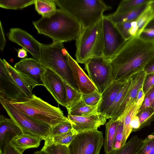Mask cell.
<instances>
[{
	"instance_id": "cell-1",
	"label": "cell",
	"mask_w": 154,
	"mask_h": 154,
	"mask_svg": "<svg viewBox=\"0 0 154 154\" xmlns=\"http://www.w3.org/2000/svg\"><path fill=\"white\" fill-rule=\"evenodd\" d=\"M154 57V40L140 37L126 40L109 60L114 80L127 81L134 74L143 70Z\"/></svg>"
},
{
	"instance_id": "cell-2",
	"label": "cell",
	"mask_w": 154,
	"mask_h": 154,
	"mask_svg": "<svg viewBox=\"0 0 154 154\" xmlns=\"http://www.w3.org/2000/svg\"><path fill=\"white\" fill-rule=\"evenodd\" d=\"M32 24L39 34L49 37L53 42L76 40L82 28L77 20L60 8L50 15L33 21Z\"/></svg>"
},
{
	"instance_id": "cell-3",
	"label": "cell",
	"mask_w": 154,
	"mask_h": 154,
	"mask_svg": "<svg viewBox=\"0 0 154 154\" xmlns=\"http://www.w3.org/2000/svg\"><path fill=\"white\" fill-rule=\"evenodd\" d=\"M59 8L72 16L82 28L89 26L102 18L105 11L111 9L101 0H54Z\"/></svg>"
},
{
	"instance_id": "cell-4",
	"label": "cell",
	"mask_w": 154,
	"mask_h": 154,
	"mask_svg": "<svg viewBox=\"0 0 154 154\" xmlns=\"http://www.w3.org/2000/svg\"><path fill=\"white\" fill-rule=\"evenodd\" d=\"M8 102L23 113L52 126L69 120L59 107L51 105L33 94L19 101Z\"/></svg>"
},
{
	"instance_id": "cell-5",
	"label": "cell",
	"mask_w": 154,
	"mask_h": 154,
	"mask_svg": "<svg viewBox=\"0 0 154 154\" xmlns=\"http://www.w3.org/2000/svg\"><path fill=\"white\" fill-rule=\"evenodd\" d=\"M67 52L63 42L42 44L38 61L46 69L53 71L68 85L79 91L69 64Z\"/></svg>"
},
{
	"instance_id": "cell-6",
	"label": "cell",
	"mask_w": 154,
	"mask_h": 154,
	"mask_svg": "<svg viewBox=\"0 0 154 154\" xmlns=\"http://www.w3.org/2000/svg\"><path fill=\"white\" fill-rule=\"evenodd\" d=\"M75 57L79 63L89 59L104 57L102 17L94 24L82 28L75 40Z\"/></svg>"
},
{
	"instance_id": "cell-7",
	"label": "cell",
	"mask_w": 154,
	"mask_h": 154,
	"mask_svg": "<svg viewBox=\"0 0 154 154\" xmlns=\"http://www.w3.org/2000/svg\"><path fill=\"white\" fill-rule=\"evenodd\" d=\"M0 102L10 118L19 126L23 133L40 138L45 141L50 139L52 126L23 113L8 101L0 100Z\"/></svg>"
},
{
	"instance_id": "cell-8",
	"label": "cell",
	"mask_w": 154,
	"mask_h": 154,
	"mask_svg": "<svg viewBox=\"0 0 154 154\" xmlns=\"http://www.w3.org/2000/svg\"><path fill=\"white\" fill-rule=\"evenodd\" d=\"M84 64L89 78L101 94L114 80L109 61L104 57H96L89 59Z\"/></svg>"
},
{
	"instance_id": "cell-9",
	"label": "cell",
	"mask_w": 154,
	"mask_h": 154,
	"mask_svg": "<svg viewBox=\"0 0 154 154\" xmlns=\"http://www.w3.org/2000/svg\"><path fill=\"white\" fill-rule=\"evenodd\" d=\"M104 140L97 130L78 133L68 146L69 154H99Z\"/></svg>"
},
{
	"instance_id": "cell-10",
	"label": "cell",
	"mask_w": 154,
	"mask_h": 154,
	"mask_svg": "<svg viewBox=\"0 0 154 154\" xmlns=\"http://www.w3.org/2000/svg\"><path fill=\"white\" fill-rule=\"evenodd\" d=\"M103 56L109 60L126 40L122 37L116 24L107 16L102 17Z\"/></svg>"
},
{
	"instance_id": "cell-11",
	"label": "cell",
	"mask_w": 154,
	"mask_h": 154,
	"mask_svg": "<svg viewBox=\"0 0 154 154\" xmlns=\"http://www.w3.org/2000/svg\"><path fill=\"white\" fill-rule=\"evenodd\" d=\"M14 68L33 89L42 85V77L46 69L34 58H25L15 63Z\"/></svg>"
},
{
	"instance_id": "cell-12",
	"label": "cell",
	"mask_w": 154,
	"mask_h": 154,
	"mask_svg": "<svg viewBox=\"0 0 154 154\" xmlns=\"http://www.w3.org/2000/svg\"><path fill=\"white\" fill-rule=\"evenodd\" d=\"M28 98L18 87L3 60L0 59V100L19 101Z\"/></svg>"
},
{
	"instance_id": "cell-13",
	"label": "cell",
	"mask_w": 154,
	"mask_h": 154,
	"mask_svg": "<svg viewBox=\"0 0 154 154\" xmlns=\"http://www.w3.org/2000/svg\"><path fill=\"white\" fill-rule=\"evenodd\" d=\"M7 34L9 40L22 47L33 58L39 60L42 44L26 31L19 28H10Z\"/></svg>"
},
{
	"instance_id": "cell-14",
	"label": "cell",
	"mask_w": 154,
	"mask_h": 154,
	"mask_svg": "<svg viewBox=\"0 0 154 154\" xmlns=\"http://www.w3.org/2000/svg\"><path fill=\"white\" fill-rule=\"evenodd\" d=\"M43 86L57 102L65 106L66 92L63 80L52 71L46 69L42 77Z\"/></svg>"
},
{
	"instance_id": "cell-15",
	"label": "cell",
	"mask_w": 154,
	"mask_h": 154,
	"mask_svg": "<svg viewBox=\"0 0 154 154\" xmlns=\"http://www.w3.org/2000/svg\"><path fill=\"white\" fill-rule=\"evenodd\" d=\"M67 116L72 129L78 133L97 130L99 127L106 124L107 119L100 113L85 116L69 115Z\"/></svg>"
},
{
	"instance_id": "cell-16",
	"label": "cell",
	"mask_w": 154,
	"mask_h": 154,
	"mask_svg": "<svg viewBox=\"0 0 154 154\" xmlns=\"http://www.w3.org/2000/svg\"><path fill=\"white\" fill-rule=\"evenodd\" d=\"M69 64L73 77L82 94H88L98 91L89 76L67 51V53Z\"/></svg>"
},
{
	"instance_id": "cell-17",
	"label": "cell",
	"mask_w": 154,
	"mask_h": 154,
	"mask_svg": "<svg viewBox=\"0 0 154 154\" xmlns=\"http://www.w3.org/2000/svg\"><path fill=\"white\" fill-rule=\"evenodd\" d=\"M128 80H114L105 89L101 94V99L98 105V113L103 114L106 117L108 111Z\"/></svg>"
},
{
	"instance_id": "cell-18",
	"label": "cell",
	"mask_w": 154,
	"mask_h": 154,
	"mask_svg": "<svg viewBox=\"0 0 154 154\" xmlns=\"http://www.w3.org/2000/svg\"><path fill=\"white\" fill-rule=\"evenodd\" d=\"M19 126L11 119L0 116V153H3L7 146L15 137L23 134Z\"/></svg>"
},
{
	"instance_id": "cell-19",
	"label": "cell",
	"mask_w": 154,
	"mask_h": 154,
	"mask_svg": "<svg viewBox=\"0 0 154 154\" xmlns=\"http://www.w3.org/2000/svg\"><path fill=\"white\" fill-rule=\"evenodd\" d=\"M146 73L143 71L138 72L131 78L132 83L129 91L120 106L116 115L115 119H118L124 111L126 106L136 102L138 93L142 87Z\"/></svg>"
},
{
	"instance_id": "cell-20",
	"label": "cell",
	"mask_w": 154,
	"mask_h": 154,
	"mask_svg": "<svg viewBox=\"0 0 154 154\" xmlns=\"http://www.w3.org/2000/svg\"><path fill=\"white\" fill-rule=\"evenodd\" d=\"M42 140L40 138L23 133L15 137L10 143L19 152L23 153L26 149L38 147Z\"/></svg>"
},
{
	"instance_id": "cell-21",
	"label": "cell",
	"mask_w": 154,
	"mask_h": 154,
	"mask_svg": "<svg viewBox=\"0 0 154 154\" xmlns=\"http://www.w3.org/2000/svg\"><path fill=\"white\" fill-rule=\"evenodd\" d=\"M119 119H112L105 124V136L103 143L105 154H111L113 151V145Z\"/></svg>"
},
{
	"instance_id": "cell-22",
	"label": "cell",
	"mask_w": 154,
	"mask_h": 154,
	"mask_svg": "<svg viewBox=\"0 0 154 154\" xmlns=\"http://www.w3.org/2000/svg\"><path fill=\"white\" fill-rule=\"evenodd\" d=\"M139 108L137 105L136 102L126 106L122 114L119 118L124 119L123 134L127 140L132 132L131 123L133 118L139 113ZM118 118V119H119Z\"/></svg>"
},
{
	"instance_id": "cell-23",
	"label": "cell",
	"mask_w": 154,
	"mask_h": 154,
	"mask_svg": "<svg viewBox=\"0 0 154 154\" xmlns=\"http://www.w3.org/2000/svg\"><path fill=\"white\" fill-rule=\"evenodd\" d=\"M98 105H87L81 99L70 107L67 109L69 115L85 116L99 113L97 112Z\"/></svg>"
},
{
	"instance_id": "cell-24",
	"label": "cell",
	"mask_w": 154,
	"mask_h": 154,
	"mask_svg": "<svg viewBox=\"0 0 154 154\" xmlns=\"http://www.w3.org/2000/svg\"><path fill=\"white\" fill-rule=\"evenodd\" d=\"M148 5H144L134 10L120 14L113 13L107 16L115 24L133 21L137 18Z\"/></svg>"
},
{
	"instance_id": "cell-25",
	"label": "cell",
	"mask_w": 154,
	"mask_h": 154,
	"mask_svg": "<svg viewBox=\"0 0 154 154\" xmlns=\"http://www.w3.org/2000/svg\"><path fill=\"white\" fill-rule=\"evenodd\" d=\"M131 83L132 79L131 77L128 80L125 86L119 92L113 103L108 111L106 115L107 119H115L119 108L126 97Z\"/></svg>"
},
{
	"instance_id": "cell-26",
	"label": "cell",
	"mask_w": 154,
	"mask_h": 154,
	"mask_svg": "<svg viewBox=\"0 0 154 154\" xmlns=\"http://www.w3.org/2000/svg\"><path fill=\"white\" fill-rule=\"evenodd\" d=\"M3 60L8 72L18 87L27 97H30L32 94V92L33 89L15 70L14 67L5 59Z\"/></svg>"
},
{
	"instance_id": "cell-27",
	"label": "cell",
	"mask_w": 154,
	"mask_h": 154,
	"mask_svg": "<svg viewBox=\"0 0 154 154\" xmlns=\"http://www.w3.org/2000/svg\"><path fill=\"white\" fill-rule=\"evenodd\" d=\"M143 143V140L137 135L134 136L121 148L113 150L111 154H136Z\"/></svg>"
},
{
	"instance_id": "cell-28",
	"label": "cell",
	"mask_w": 154,
	"mask_h": 154,
	"mask_svg": "<svg viewBox=\"0 0 154 154\" xmlns=\"http://www.w3.org/2000/svg\"><path fill=\"white\" fill-rule=\"evenodd\" d=\"M115 24L120 33L125 40L132 37H138L136 20Z\"/></svg>"
},
{
	"instance_id": "cell-29",
	"label": "cell",
	"mask_w": 154,
	"mask_h": 154,
	"mask_svg": "<svg viewBox=\"0 0 154 154\" xmlns=\"http://www.w3.org/2000/svg\"><path fill=\"white\" fill-rule=\"evenodd\" d=\"M34 5L36 11L42 17L50 15L57 9L54 0H36Z\"/></svg>"
},
{
	"instance_id": "cell-30",
	"label": "cell",
	"mask_w": 154,
	"mask_h": 154,
	"mask_svg": "<svg viewBox=\"0 0 154 154\" xmlns=\"http://www.w3.org/2000/svg\"><path fill=\"white\" fill-rule=\"evenodd\" d=\"M152 0H123L119 3L113 13L120 14L134 10L149 3Z\"/></svg>"
},
{
	"instance_id": "cell-31",
	"label": "cell",
	"mask_w": 154,
	"mask_h": 154,
	"mask_svg": "<svg viewBox=\"0 0 154 154\" xmlns=\"http://www.w3.org/2000/svg\"><path fill=\"white\" fill-rule=\"evenodd\" d=\"M153 18L154 12L149 3L136 20L138 28V36L139 37L144 29Z\"/></svg>"
},
{
	"instance_id": "cell-32",
	"label": "cell",
	"mask_w": 154,
	"mask_h": 154,
	"mask_svg": "<svg viewBox=\"0 0 154 154\" xmlns=\"http://www.w3.org/2000/svg\"><path fill=\"white\" fill-rule=\"evenodd\" d=\"M41 150L46 154H69L68 146L53 143L50 140L45 141Z\"/></svg>"
},
{
	"instance_id": "cell-33",
	"label": "cell",
	"mask_w": 154,
	"mask_h": 154,
	"mask_svg": "<svg viewBox=\"0 0 154 154\" xmlns=\"http://www.w3.org/2000/svg\"><path fill=\"white\" fill-rule=\"evenodd\" d=\"M36 0H0L1 8L14 10L21 9L34 4Z\"/></svg>"
},
{
	"instance_id": "cell-34",
	"label": "cell",
	"mask_w": 154,
	"mask_h": 154,
	"mask_svg": "<svg viewBox=\"0 0 154 154\" xmlns=\"http://www.w3.org/2000/svg\"><path fill=\"white\" fill-rule=\"evenodd\" d=\"M66 92L65 107L69 108L82 99V94L63 81Z\"/></svg>"
},
{
	"instance_id": "cell-35",
	"label": "cell",
	"mask_w": 154,
	"mask_h": 154,
	"mask_svg": "<svg viewBox=\"0 0 154 154\" xmlns=\"http://www.w3.org/2000/svg\"><path fill=\"white\" fill-rule=\"evenodd\" d=\"M113 145V150L121 148L126 143L127 140L123 134L124 119L119 118Z\"/></svg>"
},
{
	"instance_id": "cell-36",
	"label": "cell",
	"mask_w": 154,
	"mask_h": 154,
	"mask_svg": "<svg viewBox=\"0 0 154 154\" xmlns=\"http://www.w3.org/2000/svg\"><path fill=\"white\" fill-rule=\"evenodd\" d=\"M137 115L140 121V130L149 125L154 120V109L150 107L140 112Z\"/></svg>"
},
{
	"instance_id": "cell-37",
	"label": "cell",
	"mask_w": 154,
	"mask_h": 154,
	"mask_svg": "<svg viewBox=\"0 0 154 154\" xmlns=\"http://www.w3.org/2000/svg\"><path fill=\"white\" fill-rule=\"evenodd\" d=\"M78 133L72 129L66 133L54 136L50 140L53 143L68 146Z\"/></svg>"
},
{
	"instance_id": "cell-38",
	"label": "cell",
	"mask_w": 154,
	"mask_h": 154,
	"mask_svg": "<svg viewBox=\"0 0 154 154\" xmlns=\"http://www.w3.org/2000/svg\"><path fill=\"white\" fill-rule=\"evenodd\" d=\"M136 154H154V132L143 140V145Z\"/></svg>"
},
{
	"instance_id": "cell-39",
	"label": "cell",
	"mask_w": 154,
	"mask_h": 154,
	"mask_svg": "<svg viewBox=\"0 0 154 154\" xmlns=\"http://www.w3.org/2000/svg\"><path fill=\"white\" fill-rule=\"evenodd\" d=\"M72 129V124L69 120L62 122L52 126L50 138L68 132Z\"/></svg>"
},
{
	"instance_id": "cell-40",
	"label": "cell",
	"mask_w": 154,
	"mask_h": 154,
	"mask_svg": "<svg viewBox=\"0 0 154 154\" xmlns=\"http://www.w3.org/2000/svg\"><path fill=\"white\" fill-rule=\"evenodd\" d=\"M101 94L97 91L88 94H82V99L89 106L98 105L101 99Z\"/></svg>"
},
{
	"instance_id": "cell-41",
	"label": "cell",
	"mask_w": 154,
	"mask_h": 154,
	"mask_svg": "<svg viewBox=\"0 0 154 154\" xmlns=\"http://www.w3.org/2000/svg\"><path fill=\"white\" fill-rule=\"evenodd\" d=\"M139 37L147 40H154V18L144 29Z\"/></svg>"
},
{
	"instance_id": "cell-42",
	"label": "cell",
	"mask_w": 154,
	"mask_h": 154,
	"mask_svg": "<svg viewBox=\"0 0 154 154\" xmlns=\"http://www.w3.org/2000/svg\"><path fill=\"white\" fill-rule=\"evenodd\" d=\"M154 86V74H146L143 84L142 89L145 95Z\"/></svg>"
},
{
	"instance_id": "cell-43",
	"label": "cell",
	"mask_w": 154,
	"mask_h": 154,
	"mask_svg": "<svg viewBox=\"0 0 154 154\" xmlns=\"http://www.w3.org/2000/svg\"><path fill=\"white\" fill-rule=\"evenodd\" d=\"M132 132H136L140 130V124L138 116L137 115L133 118L131 123Z\"/></svg>"
},
{
	"instance_id": "cell-44",
	"label": "cell",
	"mask_w": 154,
	"mask_h": 154,
	"mask_svg": "<svg viewBox=\"0 0 154 154\" xmlns=\"http://www.w3.org/2000/svg\"><path fill=\"white\" fill-rule=\"evenodd\" d=\"M0 50L1 51H3L6 44V41L5 37L3 27L0 21Z\"/></svg>"
},
{
	"instance_id": "cell-45",
	"label": "cell",
	"mask_w": 154,
	"mask_h": 154,
	"mask_svg": "<svg viewBox=\"0 0 154 154\" xmlns=\"http://www.w3.org/2000/svg\"><path fill=\"white\" fill-rule=\"evenodd\" d=\"M143 71L146 74H154V57L146 64Z\"/></svg>"
},
{
	"instance_id": "cell-46",
	"label": "cell",
	"mask_w": 154,
	"mask_h": 154,
	"mask_svg": "<svg viewBox=\"0 0 154 154\" xmlns=\"http://www.w3.org/2000/svg\"><path fill=\"white\" fill-rule=\"evenodd\" d=\"M0 154H23L18 150L10 143L5 148L4 152Z\"/></svg>"
},
{
	"instance_id": "cell-47",
	"label": "cell",
	"mask_w": 154,
	"mask_h": 154,
	"mask_svg": "<svg viewBox=\"0 0 154 154\" xmlns=\"http://www.w3.org/2000/svg\"><path fill=\"white\" fill-rule=\"evenodd\" d=\"M145 96V94L143 92L142 88L139 90L138 93L136 101V103L139 109L144 100Z\"/></svg>"
},
{
	"instance_id": "cell-48",
	"label": "cell",
	"mask_w": 154,
	"mask_h": 154,
	"mask_svg": "<svg viewBox=\"0 0 154 154\" xmlns=\"http://www.w3.org/2000/svg\"><path fill=\"white\" fill-rule=\"evenodd\" d=\"M149 99L151 103V107L154 109V86L145 95Z\"/></svg>"
},
{
	"instance_id": "cell-49",
	"label": "cell",
	"mask_w": 154,
	"mask_h": 154,
	"mask_svg": "<svg viewBox=\"0 0 154 154\" xmlns=\"http://www.w3.org/2000/svg\"><path fill=\"white\" fill-rule=\"evenodd\" d=\"M151 107V103L149 98L146 96H145L144 100L139 109V112L144 109Z\"/></svg>"
},
{
	"instance_id": "cell-50",
	"label": "cell",
	"mask_w": 154,
	"mask_h": 154,
	"mask_svg": "<svg viewBox=\"0 0 154 154\" xmlns=\"http://www.w3.org/2000/svg\"><path fill=\"white\" fill-rule=\"evenodd\" d=\"M17 52V57L23 59L27 56V51L23 48L19 49Z\"/></svg>"
},
{
	"instance_id": "cell-51",
	"label": "cell",
	"mask_w": 154,
	"mask_h": 154,
	"mask_svg": "<svg viewBox=\"0 0 154 154\" xmlns=\"http://www.w3.org/2000/svg\"><path fill=\"white\" fill-rule=\"evenodd\" d=\"M33 154H46L45 152L41 150L39 151H36Z\"/></svg>"
},
{
	"instance_id": "cell-52",
	"label": "cell",
	"mask_w": 154,
	"mask_h": 154,
	"mask_svg": "<svg viewBox=\"0 0 154 154\" xmlns=\"http://www.w3.org/2000/svg\"><path fill=\"white\" fill-rule=\"evenodd\" d=\"M150 4L152 6L154 12V0H152L150 2Z\"/></svg>"
}]
</instances>
